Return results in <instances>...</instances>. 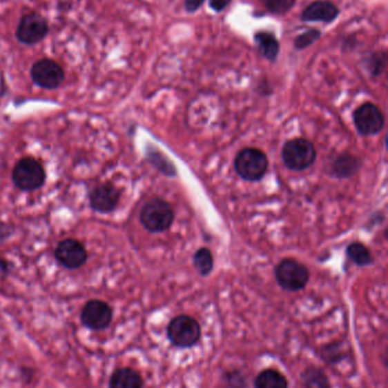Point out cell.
Wrapping results in <instances>:
<instances>
[{
  "instance_id": "cell-23",
  "label": "cell",
  "mask_w": 388,
  "mask_h": 388,
  "mask_svg": "<svg viewBox=\"0 0 388 388\" xmlns=\"http://www.w3.org/2000/svg\"><path fill=\"white\" fill-rule=\"evenodd\" d=\"M322 36L319 29L307 30L305 32L301 33L298 38L295 39L294 48L298 50H303V49L313 45L314 42H317Z\"/></svg>"
},
{
  "instance_id": "cell-5",
  "label": "cell",
  "mask_w": 388,
  "mask_h": 388,
  "mask_svg": "<svg viewBox=\"0 0 388 388\" xmlns=\"http://www.w3.org/2000/svg\"><path fill=\"white\" fill-rule=\"evenodd\" d=\"M202 329L198 321L191 316L182 314L173 318L168 326V338L175 347L188 349L197 344Z\"/></svg>"
},
{
  "instance_id": "cell-4",
  "label": "cell",
  "mask_w": 388,
  "mask_h": 388,
  "mask_svg": "<svg viewBox=\"0 0 388 388\" xmlns=\"http://www.w3.org/2000/svg\"><path fill=\"white\" fill-rule=\"evenodd\" d=\"M282 157L287 168L300 172L313 165L317 151L313 143L307 139H293L282 147Z\"/></svg>"
},
{
  "instance_id": "cell-16",
  "label": "cell",
  "mask_w": 388,
  "mask_h": 388,
  "mask_svg": "<svg viewBox=\"0 0 388 388\" xmlns=\"http://www.w3.org/2000/svg\"><path fill=\"white\" fill-rule=\"evenodd\" d=\"M255 388H287L285 376L275 369H266L260 372L254 382Z\"/></svg>"
},
{
  "instance_id": "cell-2",
  "label": "cell",
  "mask_w": 388,
  "mask_h": 388,
  "mask_svg": "<svg viewBox=\"0 0 388 388\" xmlns=\"http://www.w3.org/2000/svg\"><path fill=\"white\" fill-rule=\"evenodd\" d=\"M12 180L17 189L32 192L45 184V168L35 158L23 157L14 166Z\"/></svg>"
},
{
  "instance_id": "cell-20",
  "label": "cell",
  "mask_w": 388,
  "mask_h": 388,
  "mask_svg": "<svg viewBox=\"0 0 388 388\" xmlns=\"http://www.w3.org/2000/svg\"><path fill=\"white\" fill-rule=\"evenodd\" d=\"M194 266L202 276H207L213 270V256L207 247H201L194 254Z\"/></svg>"
},
{
  "instance_id": "cell-24",
  "label": "cell",
  "mask_w": 388,
  "mask_h": 388,
  "mask_svg": "<svg viewBox=\"0 0 388 388\" xmlns=\"http://www.w3.org/2000/svg\"><path fill=\"white\" fill-rule=\"evenodd\" d=\"M231 0H208V6L215 13H221L229 6Z\"/></svg>"
},
{
  "instance_id": "cell-11",
  "label": "cell",
  "mask_w": 388,
  "mask_h": 388,
  "mask_svg": "<svg viewBox=\"0 0 388 388\" xmlns=\"http://www.w3.org/2000/svg\"><path fill=\"white\" fill-rule=\"evenodd\" d=\"M55 259L66 269H79L87 263L88 254L81 242L75 238H66L57 244Z\"/></svg>"
},
{
  "instance_id": "cell-25",
  "label": "cell",
  "mask_w": 388,
  "mask_h": 388,
  "mask_svg": "<svg viewBox=\"0 0 388 388\" xmlns=\"http://www.w3.org/2000/svg\"><path fill=\"white\" fill-rule=\"evenodd\" d=\"M205 0H184V8L188 13H195L203 6Z\"/></svg>"
},
{
  "instance_id": "cell-22",
  "label": "cell",
  "mask_w": 388,
  "mask_h": 388,
  "mask_svg": "<svg viewBox=\"0 0 388 388\" xmlns=\"http://www.w3.org/2000/svg\"><path fill=\"white\" fill-rule=\"evenodd\" d=\"M269 13L284 15L295 6L296 0H260Z\"/></svg>"
},
{
  "instance_id": "cell-6",
  "label": "cell",
  "mask_w": 388,
  "mask_h": 388,
  "mask_svg": "<svg viewBox=\"0 0 388 388\" xmlns=\"http://www.w3.org/2000/svg\"><path fill=\"white\" fill-rule=\"evenodd\" d=\"M275 275L279 285L289 292L304 289L310 279L307 267L294 259L282 260L275 267Z\"/></svg>"
},
{
  "instance_id": "cell-1",
  "label": "cell",
  "mask_w": 388,
  "mask_h": 388,
  "mask_svg": "<svg viewBox=\"0 0 388 388\" xmlns=\"http://www.w3.org/2000/svg\"><path fill=\"white\" fill-rule=\"evenodd\" d=\"M139 219L147 231L162 233L171 227L172 223L175 221V212L168 201L154 198L143 205Z\"/></svg>"
},
{
  "instance_id": "cell-18",
  "label": "cell",
  "mask_w": 388,
  "mask_h": 388,
  "mask_svg": "<svg viewBox=\"0 0 388 388\" xmlns=\"http://www.w3.org/2000/svg\"><path fill=\"white\" fill-rule=\"evenodd\" d=\"M302 382L305 388H330L327 375L317 367H310L302 375Z\"/></svg>"
},
{
  "instance_id": "cell-14",
  "label": "cell",
  "mask_w": 388,
  "mask_h": 388,
  "mask_svg": "<svg viewBox=\"0 0 388 388\" xmlns=\"http://www.w3.org/2000/svg\"><path fill=\"white\" fill-rule=\"evenodd\" d=\"M254 42L260 55L269 61H277L280 52V45L278 39L275 38L273 33L259 31L254 34Z\"/></svg>"
},
{
  "instance_id": "cell-13",
  "label": "cell",
  "mask_w": 388,
  "mask_h": 388,
  "mask_svg": "<svg viewBox=\"0 0 388 388\" xmlns=\"http://www.w3.org/2000/svg\"><path fill=\"white\" fill-rule=\"evenodd\" d=\"M340 15V10L329 0H316L305 7L301 14L303 22H321L329 24Z\"/></svg>"
},
{
  "instance_id": "cell-17",
  "label": "cell",
  "mask_w": 388,
  "mask_h": 388,
  "mask_svg": "<svg viewBox=\"0 0 388 388\" xmlns=\"http://www.w3.org/2000/svg\"><path fill=\"white\" fill-rule=\"evenodd\" d=\"M359 168V159L349 154H340L333 164V174L338 177H351Z\"/></svg>"
},
{
  "instance_id": "cell-8",
  "label": "cell",
  "mask_w": 388,
  "mask_h": 388,
  "mask_svg": "<svg viewBox=\"0 0 388 388\" xmlns=\"http://www.w3.org/2000/svg\"><path fill=\"white\" fill-rule=\"evenodd\" d=\"M81 323L90 331H99L110 327L113 319V309L101 300H90L82 309Z\"/></svg>"
},
{
  "instance_id": "cell-7",
  "label": "cell",
  "mask_w": 388,
  "mask_h": 388,
  "mask_svg": "<svg viewBox=\"0 0 388 388\" xmlns=\"http://www.w3.org/2000/svg\"><path fill=\"white\" fill-rule=\"evenodd\" d=\"M31 79L33 83L47 90H54L64 82V70L59 63L49 58L36 61L31 68Z\"/></svg>"
},
{
  "instance_id": "cell-9",
  "label": "cell",
  "mask_w": 388,
  "mask_h": 388,
  "mask_svg": "<svg viewBox=\"0 0 388 388\" xmlns=\"http://www.w3.org/2000/svg\"><path fill=\"white\" fill-rule=\"evenodd\" d=\"M49 32L48 22L38 13L26 14L17 29V38L21 43L33 45L42 41Z\"/></svg>"
},
{
  "instance_id": "cell-15",
  "label": "cell",
  "mask_w": 388,
  "mask_h": 388,
  "mask_svg": "<svg viewBox=\"0 0 388 388\" xmlns=\"http://www.w3.org/2000/svg\"><path fill=\"white\" fill-rule=\"evenodd\" d=\"M110 388H143L144 380L139 372L131 368H120L112 374Z\"/></svg>"
},
{
  "instance_id": "cell-3",
  "label": "cell",
  "mask_w": 388,
  "mask_h": 388,
  "mask_svg": "<svg viewBox=\"0 0 388 388\" xmlns=\"http://www.w3.org/2000/svg\"><path fill=\"white\" fill-rule=\"evenodd\" d=\"M235 170L243 180L249 182L261 181L268 172L269 161L262 150L245 148L235 158Z\"/></svg>"
},
{
  "instance_id": "cell-12",
  "label": "cell",
  "mask_w": 388,
  "mask_h": 388,
  "mask_svg": "<svg viewBox=\"0 0 388 388\" xmlns=\"http://www.w3.org/2000/svg\"><path fill=\"white\" fill-rule=\"evenodd\" d=\"M120 191L110 182L98 184L89 192V205L99 214H110L117 209L120 201Z\"/></svg>"
},
{
  "instance_id": "cell-10",
  "label": "cell",
  "mask_w": 388,
  "mask_h": 388,
  "mask_svg": "<svg viewBox=\"0 0 388 388\" xmlns=\"http://www.w3.org/2000/svg\"><path fill=\"white\" fill-rule=\"evenodd\" d=\"M353 122L360 134L365 136L378 134L384 127V116L378 107L366 103L353 112Z\"/></svg>"
},
{
  "instance_id": "cell-21",
  "label": "cell",
  "mask_w": 388,
  "mask_h": 388,
  "mask_svg": "<svg viewBox=\"0 0 388 388\" xmlns=\"http://www.w3.org/2000/svg\"><path fill=\"white\" fill-rule=\"evenodd\" d=\"M386 63H387V55L385 52H371L367 56L365 59L367 70L371 73L374 76H378L385 71Z\"/></svg>"
},
{
  "instance_id": "cell-19",
  "label": "cell",
  "mask_w": 388,
  "mask_h": 388,
  "mask_svg": "<svg viewBox=\"0 0 388 388\" xmlns=\"http://www.w3.org/2000/svg\"><path fill=\"white\" fill-rule=\"evenodd\" d=\"M347 254L349 260H352L353 263L360 267L369 266L374 261L371 252L369 251L368 247L359 242L349 244L347 247Z\"/></svg>"
}]
</instances>
